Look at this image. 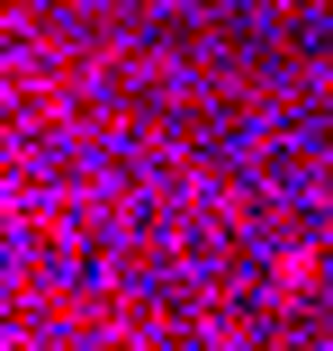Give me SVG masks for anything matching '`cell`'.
I'll return each mask as SVG.
<instances>
[{
  "mask_svg": "<svg viewBox=\"0 0 333 351\" xmlns=\"http://www.w3.org/2000/svg\"><path fill=\"white\" fill-rule=\"evenodd\" d=\"M280 289H288V298H297V289H315V252H306V243H297V252H280Z\"/></svg>",
  "mask_w": 333,
  "mask_h": 351,
  "instance_id": "1",
  "label": "cell"
}]
</instances>
